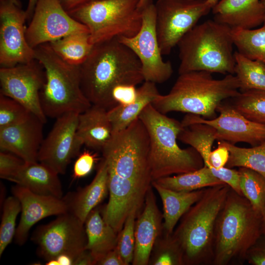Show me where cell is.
Instances as JSON below:
<instances>
[{
    "label": "cell",
    "instance_id": "32",
    "mask_svg": "<svg viewBox=\"0 0 265 265\" xmlns=\"http://www.w3.org/2000/svg\"><path fill=\"white\" fill-rule=\"evenodd\" d=\"M220 141L230 153L226 167L247 168L265 177V141L251 148L239 147L225 141Z\"/></svg>",
    "mask_w": 265,
    "mask_h": 265
},
{
    "label": "cell",
    "instance_id": "25",
    "mask_svg": "<svg viewBox=\"0 0 265 265\" xmlns=\"http://www.w3.org/2000/svg\"><path fill=\"white\" fill-rule=\"evenodd\" d=\"M152 186L160 196L163 205V231L172 235L183 215L203 195L205 188L191 191H177L163 187L155 181Z\"/></svg>",
    "mask_w": 265,
    "mask_h": 265
},
{
    "label": "cell",
    "instance_id": "22",
    "mask_svg": "<svg viewBox=\"0 0 265 265\" xmlns=\"http://www.w3.org/2000/svg\"><path fill=\"white\" fill-rule=\"evenodd\" d=\"M7 180L40 195L62 198L58 174L41 162L25 163Z\"/></svg>",
    "mask_w": 265,
    "mask_h": 265
},
{
    "label": "cell",
    "instance_id": "37",
    "mask_svg": "<svg viewBox=\"0 0 265 265\" xmlns=\"http://www.w3.org/2000/svg\"><path fill=\"white\" fill-rule=\"evenodd\" d=\"M138 212L133 210L127 218L121 230L118 233L116 248L125 265L132 263L135 249L134 229Z\"/></svg>",
    "mask_w": 265,
    "mask_h": 265
},
{
    "label": "cell",
    "instance_id": "15",
    "mask_svg": "<svg viewBox=\"0 0 265 265\" xmlns=\"http://www.w3.org/2000/svg\"><path fill=\"white\" fill-rule=\"evenodd\" d=\"M25 11L10 0L0 2V64L10 67L35 59L34 49L26 35Z\"/></svg>",
    "mask_w": 265,
    "mask_h": 265
},
{
    "label": "cell",
    "instance_id": "41",
    "mask_svg": "<svg viewBox=\"0 0 265 265\" xmlns=\"http://www.w3.org/2000/svg\"><path fill=\"white\" fill-rule=\"evenodd\" d=\"M210 169L215 177L228 185L239 195H243L240 187V175L238 170L226 166L218 169Z\"/></svg>",
    "mask_w": 265,
    "mask_h": 265
},
{
    "label": "cell",
    "instance_id": "54",
    "mask_svg": "<svg viewBox=\"0 0 265 265\" xmlns=\"http://www.w3.org/2000/svg\"><path fill=\"white\" fill-rule=\"evenodd\" d=\"M11 2L14 3V4L21 6L20 2L18 1V0H10Z\"/></svg>",
    "mask_w": 265,
    "mask_h": 265
},
{
    "label": "cell",
    "instance_id": "53",
    "mask_svg": "<svg viewBox=\"0 0 265 265\" xmlns=\"http://www.w3.org/2000/svg\"><path fill=\"white\" fill-rule=\"evenodd\" d=\"M150 0H140V1L139 2V6L141 8H142L144 6V5L149 1Z\"/></svg>",
    "mask_w": 265,
    "mask_h": 265
},
{
    "label": "cell",
    "instance_id": "11",
    "mask_svg": "<svg viewBox=\"0 0 265 265\" xmlns=\"http://www.w3.org/2000/svg\"><path fill=\"white\" fill-rule=\"evenodd\" d=\"M31 239L37 246L38 255L47 261L61 254L75 260L86 249L87 244L84 223L69 212L38 226Z\"/></svg>",
    "mask_w": 265,
    "mask_h": 265
},
{
    "label": "cell",
    "instance_id": "27",
    "mask_svg": "<svg viewBox=\"0 0 265 265\" xmlns=\"http://www.w3.org/2000/svg\"><path fill=\"white\" fill-rule=\"evenodd\" d=\"M84 226L87 236L86 249L91 253L96 265L99 259L116 247L118 234L95 208L88 214Z\"/></svg>",
    "mask_w": 265,
    "mask_h": 265
},
{
    "label": "cell",
    "instance_id": "23",
    "mask_svg": "<svg viewBox=\"0 0 265 265\" xmlns=\"http://www.w3.org/2000/svg\"><path fill=\"white\" fill-rule=\"evenodd\" d=\"M77 134L83 145L94 150L102 151L113 135L107 110L92 105L80 113Z\"/></svg>",
    "mask_w": 265,
    "mask_h": 265
},
{
    "label": "cell",
    "instance_id": "47",
    "mask_svg": "<svg viewBox=\"0 0 265 265\" xmlns=\"http://www.w3.org/2000/svg\"><path fill=\"white\" fill-rule=\"evenodd\" d=\"M97 0H59L68 12L84 4Z\"/></svg>",
    "mask_w": 265,
    "mask_h": 265
},
{
    "label": "cell",
    "instance_id": "21",
    "mask_svg": "<svg viewBox=\"0 0 265 265\" xmlns=\"http://www.w3.org/2000/svg\"><path fill=\"white\" fill-rule=\"evenodd\" d=\"M212 10L214 20L232 28L252 29L265 21L261 0H220Z\"/></svg>",
    "mask_w": 265,
    "mask_h": 265
},
{
    "label": "cell",
    "instance_id": "24",
    "mask_svg": "<svg viewBox=\"0 0 265 265\" xmlns=\"http://www.w3.org/2000/svg\"><path fill=\"white\" fill-rule=\"evenodd\" d=\"M108 191V174L105 161L102 159L92 181L76 192L63 198L68 212L84 223L89 213L101 203Z\"/></svg>",
    "mask_w": 265,
    "mask_h": 265
},
{
    "label": "cell",
    "instance_id": "5",
    "mask_svg": "<svg viewBox=\"0 0 265 265\" xmlns=\"http://www.w3.org/2000/svg\"><path fill=\"white\" fill-rule=\"evenodd\" d=\"M230 188L226 184L205 188L180 219L172 235L182 248L184 265H212L215 223Z\"/></svg>",
    "mask_w": 265,
    "mask_h": 265
},
{
    "label": "cell",
    "instance_id": "12",
    "mask_svg": "<svg viewBox=\"0 0 265 265\" xmlns=\"http://www.w3.org/2000/svg\"><path fill=\"white\" fill-rule=\"evenodd\" d=\"M156 18L155 4L150 0L143 7L142 25L137 33L132 37L118 38L138 58L144 81L157 84L169 79L173 70L171 62L162 59L157 34Z\"/></svg>",
    "mask_w": 265,
    "mask_h": 265
},
{
    "label": "cell",
    "instance_id": "18",
    "mask_svg": "<svg viewBox=\"0 0 265 265\" xmlns=\"http://www.w3.org/2000/svg\"><path fill=\"white\" fill-rule=\"evenodd\" d=\"M11 190L21 206V218L14 236L19 245L26 242L29 230L37 222L48 216L68 212L63 198L36 194L18 185L13 186Z\"/></svg>",
    "mask_w": 265,
    "mask_h": 265
},
{
    "label": "cell",
    "instance_id": "42",
    "mask_svg": "<svg viewBox=\"0 0 265 265\" xmlns=\"http://www.w3.org/2000/svg\"><path fill=\"white\" fill-rule=\"evenodd\" d=\"M217 144V148L211 152L204 164L209 168L218 169L225 167L229 159L228 149L220 141H218Z\"/></svg>",
    "mask_w": 265,
    "mask_h": 265
},
{
    "label": "cell",
    "instance_id": "1",
    "mask_svg": "<svg viewBox=\"0 0 265 265\" xmlns=\"http://www.w3.org/2000/svg\"><path fill=\"white\" fill-rule=\"evenodd\" d=\"M149 145L147 131L137 118L113 134L101 151L107 166L109 192L102 216L117 234L131 212L141 208L152 186Z\"/></svg>",
    "mask_w": 265,
    "mask_h": 265
},
{
    "label": "cell",
    "instance_id": "49",
    "mask_svg": "<svg viewBox=\"0 0 265 265\" xmlns=\"http://www.w3.org/2000/svg\"><path fill=\"white\" fill-rule=\"evenodd\" d=\"M38 0H28L27 6L25 11L26 20L31 19Z\"/></svg>",
    "mask_w": 265,
    "mask_h": 265
},
{
    "label": "cell",
    "instance_id": "39",
    "mask_svg": "<svg viewBox=\"0 0 265 265\" xmlns=\"http://www.w3.org/2000/svg\"><path fill=\"white\" fill-rule=\"evenodd\" d=\"M25 162L21 158L12 153L0 151V177L7 180Z\"/></svg>",
    "mask_w": 265,
    "mask_h": 265
},
{
    "label": "cell",
    "instance_id": "50",
    "mask_svg": "<svg viewBox=\"0 0 265 265\" xmlns=\"http://www.w3.org/2000/svg\"><path fill=\"white\" fill-rule=\"evenodd\" d=\"M262 234H265V203L262 212Z\"/></svg>",
    "mask_w": 265,
    "mask_h": 265
},
{
    "label": "cell",
    "instance_id": "38",
    "mask_svg": "<svg viewBox=\"0 0 265 265\" xmlns=\"http://www.w3.org/2000/svg\"><path fill=\"white\" fill-rule=\"evenodd\" d=\"M32 114L23 105L0 93V128L21 123Z\"/></svg>",
    "mask_w": 265,
    "mask_h": 265
},
{
    "label": "cell",
    "instance_id": "40",
    "mask_svg": "<svg viewBox=\"0 0 265 265\" xmlns=\"http://www.w3.org/2000/svg\"><path fill=\"white\" fill-rule=\"evenodd\" d=\"M97 159V156L89 150L82 152L75 162L73 178L79 179L86 176L91 172Z\"/></svg>",
    "mask_w": 265,
    "mask_h": 265
},
{
    "label": "cell",
    "instance_id": "2",
    "mask_svg": "<svg viewBox=\"0 0 265 265\" xmlns=\"http://www.w3.org/2000/svg\"><path fill=\"white\" fill-rule=\"evenodd\" d=\"M80 68L84 95L92 105L107 110L116 106L112 97L115 87L136 86L144 81L138 58L118 38L94 45Z\"/></svg>",
    "mask_w": 265,
    "mask_h": 265
},
{
    "label": "cell",
    "instance_id": "51",
    "mask_svg": "<svg viewBox=\"0 0 265 265\" xmlns=\"http://www.w3.org/2000/svg\"><path fill=\"white\" fill-rule=\"evenodd\" d=\"M46 265H59L57 260L55 259L49 260L47 261Z\"/></svg>",
    "mask_w": 265,
    "mask_h": 265
},
{
    "label": "cell",
    "instance_id": "35",
    "mask_svg": "<svg viewBox=\"0 0 265 265\" xmlns=\"http://www.w3.org/2000/svg\"><path fill=\"white\" fill-rule=\"evenodd\" d=\"M148 265H184L182 248L172 235H160L157 239Z\"/></svg>",
    "mask_w": 265,
    "mask_h": 265
},
{
    "label": "cell",
    "instance_id": "45",
    "mask_svg": "<svg viewBox=\"0 0 265 265\" xmlns=\"http://www.w3.org/2000/svg\"><path fill=\"white\" fill-rule=\"evenodd\" d=\"M98 265H125L116 247L108 252L96 263Z\"/></svg>",
    "mask_w": 265,
    "mask_h": 265
},
{
    "label": "cell",
    "instance_id": "46",
    "mask_svg": "<svg viewBox=\"0 0 265 265\" xmlns=\"http://www.w3.org/2000/svg\"><path fill=\"white\" fill-rule=\"evenodd\" d=\"M74 265H96V261L91 253L85 249L75 259Z\"/></svg>",
    "mask_w": 265,
    "mask_h": 265
},
{
    "label": "cell",
    "instance_id": "28",
    "mask_svg": "<svg viewBox=\"0 0 265 265\" xmlns=\"http://www.w3.org/2000/svg\"><path fill=\"white\" fill-rule=\"evenodd\" d=\"M48 44L59 57L76 66L84 62L94 46L90 41L89 31L71 33Z\"/></svg>",
    "mask_w": 265,
    "mask_h": 265
},
{
    "label": "cell",
    "instance_id": "43",
    "mask_svg": "<svg viewBox=\"0 0 265 265\" xmlns=\"http://www.w3.org/2000/svg\"><path fill=\"white\" fill-rule=\"evenodd\" d=\"M137 96V88L133 85L123 84L115 87L112 94L113 102L118 105H126L134 102Z\"/></svg>",
    "mask_w": 265,
    "mask_h": 265
},
{
    "label": "cell",
    "instance_id": "26",
    "mask_svg": "<svg viewBox=\"0 0 265 265\" xmlns=\"http://www.w3.org/2000/svg\"><path fill=\"white\" fill-rule=\"evenodd\" d=\"M159 94L156 83L144 81L137 88V96L134 102L126 105H118L107 110L113 134L127 128Z\"/></svg>",
    "mask_w": 265,
    "mask_h": 265
},
{
    "label": "cell",
    "instance_id": "20",
    "mask_svg": "<svg viewBox=\"0 0 265 265\" xmlns=\"http://www.w3.org/2000/svg\"><path fill=\"white\" fill-rule=\"evenodd\" d=\"M153 186L149 188L144 209L135 221L133 265H148L154 244L163 231L162 213L157 203Z\"/></svg>",
    "mask_w": 265,
    "mask_h": 265
},
{
    "label": "cell",
    "instance_id": "36",
    "mask_svg": "<svg viewBox=\"0 0 265 265\" xmlns=\"http://www.w3.org/2000/svg\"><path fill=\"white\" fill-rule=\"evenodd\" d=\"M21 211L20 202L14 196H9L3 201L0 226V256L15 236L16 219Z\"/></svg>",
    "mask_w": 265,
    "mask_h": 265
},
{
    "label": "cell",
    "instance_id": "19",
    "mask_svg": "<svg viewBox=\"0 0 265 265\" xmlns=\"http://www.w3.org/2000/svg\"><path fill=\"white\" fill-rule=\"evenodd\" d=\"M44 124L32 114L21 123L0 128V151L12 153L26 163L38 162Z\"/></svg>",
    "mask_w": 265,
    "mask_h": 265
},
{
    "label": "cell",
    "instance_id": "48",
    "mask_svg": "<svg viewBox=\"0 0 265 265\" xmlns=\"http://www.w3.org/2000/svg\"><path fill=\"white\" fill-rule=\"evenodd\" d=\"M59 265H74V260L72 257L67 254H61L55 258Z\"/></svg>",
    "mask_w": 265,
    "mask_h": 265
},
{
    "label": "cell",
    "instance_id": "44",
    "mask_svg": "<svg viewBox=\"0 0 265 265\" xmlns=\"http://www.w3.org/2000/svg\"><path fill=\"white\" fill-rule=\"evenodd\" d=\"M246 262L253 265H265V234H262L249 250Z\"/></svg>",
    "mask_w": 265,
    "mask_h": 265
},
{
    "label": "cell",
    "instance_id": "55",
    "mask_svg": "<svg viewBox=\"0 0 265 265\" xmlns=\"http://www.w3.org/2000/svg\"><path fill=\"white\" fill-rule=\"evenodd\" d=\"M261 1L263 2V3L265 4V0H261Z\"/></svg>",
    "mask_w": 265,
    "mask_h": 265
},
{
    "label": "cell",
    "instance_id": "8",
    "mask_svg": "<svg viewBox=\"0 0 265 265\" xmlns=\"http://www.w3.org/2000/svg\"><path fill=\"white\" fill-rule=\"evenodd\" d=\"M35 59L43 66L45 82L40 92L45 115L57 118L64 113L84 112L92 105L80 86V68L59 57L48 43L34 49Z\"/></svg>",
    "mask_w": 265,
    "mask_h": 265
},
{
    "label": "cell",
    "instance_id": "52",
    "mask_svg": "<svg viewBox=\"0 0 265 265\" xmlns=\"http://www.w3.org/2000/svg\"><path fill=\"white\" fill-rule=\"evenodd\" d=\"M211 5L212 8L220 0H207Z\"/></svg>",
    "mask_w": 265,
    "mask_h": 265
},
{
    "label": "cell",
    "instance_id": "6",
    "mask_svg": "<svg viewBox=\"0 0 265 265\" xmlns=\"http://www.w3.org/2000/svg\"><path fill=\"white\" fill-rule=\"evenodd\" d=\"M139 119L149 138V161L153 181L197 170L204 166L201 155L193 147L181 148L177 142L183 127L181 122L156 109L151 104Z\"/></svg>",
    "mask_w": 265,
    "mask_h": 265
},
{
    "label": "cell",
    "instance_id": "14",
    "mask_svg": "<svg viewBox=\"0 0 265 265\" xmlns=\"http://www.w3.org/2000/svg\"><path fill=\"white\" fill-rule=\"evenodd\" d=\"M30 20L26 35L33 49L71 33L89 31L65 10L59 0H38Z\"/></svg>",
    "mask_w": 265,
    "mask_h": 265
},
{
    "label": "cell",
    "instance_id": "3",
    "mask_svg": "<svg viewBox=\"0 0 265 265\" xmlns=\"http://www.w3.org/2000/svg\"><path fill=\"white\" fill-rule=\"evenodd\" d=\"M212 74L205 71L179 74L169 93L159 94L152 105L164 114L179 111L206 119L215 118L219 105L240 93L239 84L235 75L217 80Z\"/></svg>",
    "mask_w": 265,
    "mask_h": 265
},
{
    "label": "cell",
    "instance_id": "31",
    "mask_svg": "<svg viewBox=\"0 0 265 265\" xmlns=\"http://www.w3.org/2000/svg\"><path fill=\"white\" fill-rule=\"evenodd\" d=\"M234 45L241 54L265 64V21L258 28H232Z\"/></svg>",
    "mask_w": 265,
    "mask_h": 265
},
{
    "label": "cell",
    "instance_id": "29",
    "mask_svg": "<svg viewBox=\"0 0 265 265\" xmlns=\"http://www.w3.org/2000/svg\"><path fill=\"white\" fill-rule=\"evenodd\" d=\"M153 181L163 187L177 191H191L225 184L215 177L206 166L192 172L162 177Z\"/></svg>",
    "mask_w": 265,
    "mask_h": 265
},
{
    "label": "cell",
    "instance_id": "7",
    "mask_svg": "<svg viewBox=\"0 0 265 265\" xmlns=\"http://www.w3.org/2000/svg\"><path fill=\"white\" fill-rule=\"evenodd\" d=\"M232 28L214 20L196 25L179 41V74L205 71L234 75Z\"/></svg>",
    "mask_w": 265,
    "mask_h": 265
},
{
    "label": "cell",
    "instance_id": "10",
    "mask_svg": "<svg viewBox=\"0 0 265 265\" xmlns=\"http://www.w3.org/2000/svg\"><path fill=\"white\" fill-rule=\"evenodd\" d=\"M155 6L156 31L162 55L169 54L212 9L207 0H158Z\"/></svg>",
    "mask_w": 265,
    "mask_h": 265
},
{
    "label": "cell",
    "instance_id": "16",
    "mask_svg": "<svg viewBox=\"0 0 265 265\" xmlns=\"http://www.w3.org/2000/svg\"><path fill=\"white\" fill-rule=\"evenodd\" d=\"M79 113L69 112L57 117L40 147L38 161L64 174L68 165L83 145L77 134Z\"/></svg>",
    "mask_w": 265,
    "mask_h": 265
},
{
    "label": "cell",
    "instance_id": "33",
    "mask_svg": "<svg viewBox=\"0 0 265 265\" xmlns=\"http://www.w3.org/2000/svg\"><path fill=\"white\" fill-rule=\"evenodd\" d=\"M238 171L242 195L262 215L265 203V177L245 167H239Z\"/></svg>",
    "mask_w": 265,
    "mask_h": 265
},
{
    "label": "cell",
    "instance_id": "13",
    "mask_svg": "<svg viewBox=\"0 0 265 265\" xmlns=\"http://www.w3.org/2000/svg\"><path fill=\"white\" fill-rule=\"evenodd\" d=\"M43 66L36 59L0 69V93L23 105L44 124L40 92L45 82Z\"/></svg>",
    "mask_w": 265,
    "mask_h": 265
},
{
    "label": "cell",
    "instance_id": "30",
    "mask_svg": "<svg viewBox=\"0 0 265 265\" xmlns=\"http://www.w3.org/2000/svg\"><path fill=\"white\" fill-rule=\"evenodd\" d=\"M234 75L239 82V91L251 90L265 91V64L251 59L237 51L234 52Z\"/></svg>",
    "mask_w": 265,
    "mask_h": 265
},
{
    "label": "cell",
    "instance_id": "34",
    "mask_svg": "<svg viewBox=\"0 0 265 265\" xmlns=\"http://www.w3.org/2000/svg\"><path fill=\"white\" fill-rule=\"evenodd\" d=\"M232 105L246 118L265 124V91L251 90L240 92L232 98Z\"/></svg>",
    "mask_w": 265,
    "mask_h": 265
},
{
    "label": "cell",
    "instance_id": "9",
    "mask_svg": "<svg viewBox=\"0 0 265 265\" xmlns=\"http://www.w3.org/2000/svg\"><path fill=\"white\" fill-rule=\"evenodd\" d=\"M140 0H97L68 13L85 26L93 45L120 37H132L142 22Z\"/></svg>",
    "mask_w": 265,
    "mask_h": 265
},
{
    "label": "cell",
    "instance_id": "4",
    "mask_svg": "<svg viewBox=\"0 0 265 265\" xmlns=\"http://www.w3.org/2000/svg\"><path fill=\"white\" fill-rule=\"evenodd\" d=\"M262 234L261 214L230 188L215 223L212 265L243 264Z\"/></svg>",
    "mask_w": 265,
    "mask_h": 265
},
{
    "label": "cell",
    "instance_id": "17",
    "mask_svg": "<svg viewBox=\"0 0 265 265\" xmlns=\"http://www.w3.org/2000/svg\"><path fill=\"white\" fill-rule=\"evenodd\" d=\"M218 116L212 119L187 114L181 122L183 127L193 123H203L215 130L218 141H225L235 145L245 142L252 146L265 141V124L251 121L237 110L232 105L222 102L217 108Z\"/></svg>",
    "mask_w": 265,
    "mask_h": 265
}]
</instances>
